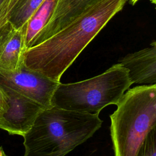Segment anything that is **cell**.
Here are the masks:
<instances>
[{
    "instance_id": "3957f363",
    "label": "cell",
    "mask_w": 156,
    "mask_h": 156,
    "mask_svg": "<svg viewBox=\"0 0 156 156\" xmlns=\"http://www.w3.org/2000/svg\"><path fill=\"white\" fill-rule=\"evenodd\" d=\"M110 116L115 156H136L156 126V83L128 89Z\"/></svg>"
},
{
    "instance_id": "52a82bcc",
    "label": "cell",
    "mask_w": 156,
    "mask_h": 156,
    "mask_svg": "<svg viewBox=\"0 0 156 156\" xmlns=\"http://www.w3.org/2000/svg\"><path fill=\"white\" fill-rule=\"evenodd\" d=\"M118 62L128 69L133 83H156V41L148 47L121 57Z\"/></svg>"
},
{
    "instance_id": "6da1fadb",
    "label": "cell",
    "mask_w": 156,
    "mask_h": 156,
    "mask_svg": "<svg viewBox=\"0 0 156 156\" xmlns=\"http://www.w3.org/2000/svg\"><path fill=\"white\" fill-rule=\"evenodd\" d=\"M128 0H93L54 34L27 48L24 66L53 80L63 74Z\"/></svg>"
},
{
    "instance_id": "9c48e42d",
    "label": "cell",
    "mask_w": 156,
    "mask_h": 156,
    "mask_svg": "<svg viewBox=\"0 0 156 156\" xmlns=\"http://www.w3.org/2000/svg\"><path fill=\"white\" fill-rule=\"evenodd\" d=\"M25 31L26 25L19 29L13 27L4 37L0 44V72H14L24 66Z\"/></svg>"
},
{
    "instance_id": "30bf717a",
    "label": "cell",
    "mask_w": 156,
    "mask_h": 156,
    "mask_svg": "<svg viewBox=\"0 0 156 156\" xmlns=\"http://www.w3.org/2000/svg\"><path fill=\"white\" fill-rule=\"evenodd\" d=\"M55 0H45L26 25L25 39L27 49L37 34L46 24Z\"/></svg>"
},
{
    "instance_id": "7c38bea8",
    "label": "cell",
    "mask_w": 156,
    "mask_h": 156,
    "mask_svg": "<svg viewBox=\"0 0 156 156\" xmlns=\"http://www.w3.org/2000/svg\"><path fill=\"white\" fill-rule=\"evenodd\" d=\"M136 156H156V126L143 141Z\"/></svg>"
},
{
    "instance_id": "5bb4252c",
    "label": "cell",
    "mask_w": 156,
    "mask_h": 156,
    "mask_svg": "<svg viewBox=\"0 0 156 156\" xmlns=\"http://www.w3.org/2000/svg\"><path fill=\"white\" fill-rule=\"evenodd\" d=\"M129 1H130V2L131 4L134 5V4H135L139 0H129Z\"/></svg>"
},
{
    "instance_id": "7a4b0ae2",
    "label": "cell",
    "mask_w": 156,
    "mask_h": 156,
    "mask_svg": "<svg viewBox=\"0 0 156 156\" xmlns=\"http://www.w3.org/2000/svg\"><path fill=\"white\" fill-rule=\"evenodd\" d=\"M102 124L99 115L46 108L23 136V156H65L91 138Z\"/></svg>"
},
{
    "instance_id": "4fadbf2b",
    "label": "cell",
    "mask_w": 156,
    "mask_h": 156,
    "mask_svg": "<svg viewBox=\"0 0 156 156\" xmlns=\"http://www.w3.org/2000/svg\"><path fill=\"white\" fill-rule=\"evenodd\" d=\"M7 104L5 101L4 94L2 87L0 85V118L6 112Z\"/></svg>"
},
{
    "instance_id": "5b68a950",
    "label": "cell",
    "mask_w": 156,
    "mask_h": 156,
    "mask_svg": "<svg viewBox=\"0 0 156 156\" xmlns=\"http://www.w3.org/2000/svg\"><path fill=\"white\" fill-rule=\"evenodd\" d=\"M60 82L53 80L24 66L14 72H0V85L11 88L45 108L52 107V99Z\"/></svg>"
},
{
    "instance_id": "ba28073f",
    "label": "cell",
    "mask_w": 156,
    "mask_h": 156,
    "mask_svg": "<svg viewBox=\"0 0 156 156\" xmlns=\"http://www.w3.org/2000/svg\"><path fill=\"white\" fill-rule=\"evenodd\" d=\"M93 0H55L46 24L34 37L30 47L45 40L77 16Z\"/></svg>"
},
{
    "instance_id": "8992f818",
    "label": "cell",
    "mask_w": 156,
    "mask_h": 156,
    "mask_svg": "<svg viewBox=\"0 0 156 156\" xmlns=\"http://www.w3.org/2000/svg\"><path fill=\"white\" fill-rule=\"evenodd\" d=\"M1 87L7 108L0 118V129L10 135L23 136L32 127L39 115L46 108L11 88L3 85Z\"/></svg>"
},
{
    "instance_id": "9a60e30c",
    "label": "cell",
    "mask_w": 156,
    "mask_h": 156,
    "mask_svg": "<svg viewBox=\"0 0 156 156\" xmlns=\"http://www.w3.org/2000/svg\"><path fill=\"white\" fill-rule=\"evenodd\" d=\"M153 4L155 5V7L156 9V0H149Z\"/></svg>"
},
{
    "instance_id": "2e32d148",
    "label": "cell",
    "mask_w": 156,
    "mask_h": 156,
    "mask_svg": "<svg viewBox=\"0 0 156 156\" xmlns=\"http://www.w3.org/2000/svg\"><path fill=\"white\" fill-rule=\"evenodd\" d=\"M1 156H7L6 155H5V154L4 153V151H2V154H1Z\"/></svg>"
},
{
    "instance_id": "8fae6325",
    "label": "cell",
    "mask_w": 156,
    "mask_h": 156,
    "mask_svg": "<svg viewBox=\"0 0 156 156\" xmlns=\"http://www.w3.org/2000/svg\"><path fill=\"white\" fill-rule=\"evenodd\" d=\"M45 0H20L10 13L9 23L15 29L26 25Z\"/></svg>"
},
{
    "instance_id": "e0dca14e",
    "label": "cell",
    "mask_w": 156,
    "mask_h": 156,
    "mask_svg": "<svg viewBox=\"0 0 156 156\" xmlns=\"http://www.w3.org/2000/svg\"><path fill=\"white\" fill-rule=\"evenodd\" d=\"M2 151H3V150L1 149V147H0V156L1 155V154H2Z\"/></svg>"
},
{
    "instance_id": "277c9868",
    "label": "cell",
    "mask_w": 156,
    "mask_h": 156,
    "mask_svg": "<svg viewBox=\"0 0 156 156\" xmlns=\"http://www.w3.org/2000/svg\"><path fill=\"white\" fill-rule=\"evenodd\" d=\"M133 84L128 69L118 62L93 77L69 83H60L52 99V107L99 115L109 105H116Z\"/></svg>"
}]
</instances>
